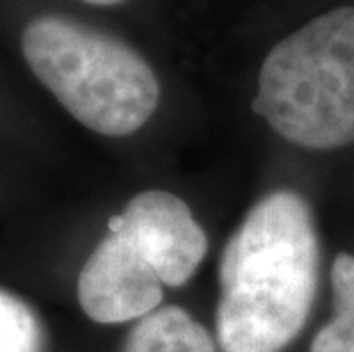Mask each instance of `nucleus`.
<instances>
[{"label":"nucleus","mask_w":354,"mask_h":352,"mask_svg":"<svg viewBox=\"0 0 354 352\" xmlns=\"http://www.w3.org/2000/svg\"><path fill=\"white\" fill-rule=\"evenodd\" d=\"M0 151L44 169L53 154L39 96L0 53Z\"/></svg>","instance_id":"nucleus-5"},{"label":"nucleus","mask_w":354,"mask_h":352,"mask_svg":"<svg viewBox=\"0 0 354 352\" xmlns=\"http://www.w3.org/2000/svg\"><path fill=\"white\" fill-rule=\"evenodd\" d=\"M41 213V169L0 151V236Z\"/></svg>","instance_id":"nucleus-8"},{"label":"nucleus","mask_w":354,"mask_h":352,"mask_svg":"<svg viewBox=\"0 0 354 352\" xmlns=\"http://www.w3.org/2000/svg\"><path fill=\"white\" fill-rule=\"evenodd\" d=\"M119 329L115 352H220L215 332L176 302Z\"/></svg>","instance_id":"nucleus-6"},{"label":"nucleus","mask_w":354,"mask_h":352,"mask_svg":"<svg viewBox=\"0 0 354 352\" xmlns=\"http://www.w3.org/2000/svg\"><path fill=\"white\" fill-rule=\"evenodd\" d=\"M322 247L302 192L263 194L224 243L217 263L220 352H286L304 332L320 293Z\"/></svg>","instance_id":"nucleus-2"},{"label":"nucleus","mask_w":354,"mask_h":352,"mask_svg":"<svg viewBox=\"0 0 354 352\" xmlns=\"http://www.w3.org/2000/svg\"><path fill=\"white\" fill-rule=\"evenodd\" d=\"M256 115L308 151L354 145V5L334 7L266 55Z\"/></svg>","instance_id":"nucleus-4"},{"label":"nucleus","mask_w":354,"mask_h":352,"mask_svg":"<svg viewBox=\"0 0 354 352\" xmlns=\"http://www.w3.org/2000/svg\"><path fill=\"white\" fill-rule=\"evenodd\" d=\"M0 53L94 138L131 142L162 110V78L145 50L64 0H0Z\"/></svg>","instance_id":"nucleus-1"},{"label":"nucleus","mask_w":354,"mask_h":352,"mask_svg":"<svg viewBox=\"0 0 354 352\" xmlns=\"http://www.w3.org/2000/svg\"><path fill=\"white\" fill-rule=\"evenodd\" d=\"M329 281L334 293V309L354 313V254H336L329 268Z\"/></svg>","instance_id":"nucleus-10"},{"label":"nucleus","mask_w":354,"mask_h":352,"mask_svg":"<svg viewBox=\"0 0 354 352\" xmlns=\"http://www.w3.org/2000/svg\"><path fill=\"white\" fill-rule=\"evenodd\" d=\"M0 352H55L39 297L0 272Z\"/></svg>","instance_id":"nucleus-7"},{"label":"nucleus","mask_w":354,"mask_h":352,"mask_svg":"<svg viewBox=\"0 0 354 352\" xmlns=\"http://www.w3.org/2000/svg\"><path fill=\"white\" fill-rule=\"evenodd\" d=\"M208 254L206 229L178 192L142 185L99 222L71 272V299L89 325L119 329L167 304Z\"/></svg>","instance_id":"nucleus-3"},{"label":"nucleus","mask_w":354,"mask_h":352,"mask_svg":"<svg viewBox=\"0 0 354 352\" xmlns=\"http://www.w3.org/2000/svg\"><path fill=\"white\" fill-rule=\"evenodd\" d=\"M78 7H85V10H124V7L133 5L135 0H71Z\"/></svg>","instance_id":"nucleus-11"},{"label":"nucleus","mask_w":354,"mask_h":352,"mask_svg":"<svg viewBox=\"0 0 354 352\" xmlns=\"http://www.w3.org/2000/svg\"><path fill=\"white\" fill-rule=\"evenodd\" d=\"M308 352H354V313L334 309L313 334Z\"/></svg>","instance_id":"nucleus-9"}]
</instances>
